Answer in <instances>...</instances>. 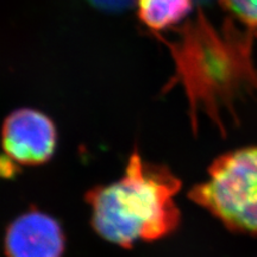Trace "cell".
Wrapping results in <instances>:
<instances>
[{"mask_svg": "<svg viewBox=\"0 0 257 257\" xmlns=\"http://www.w3.org/2000/svg\"><path fill=\"white\" fill-rule=\"evenodd\" d=\"M98 9L107 10V11H119L133 4L134 0H89Z\"/></svg>", "mask_w": 257, "mask_h": 257, "instance_id": "cell-8", "label": "cell"}, {"mask_svg": "<svg viewBox=\"0 0 257 257\" xmlns=\"http://www.w3.org/2000/svg\"><path fill=\"white\" fill-rule=\"evenodd\" d=\"M138 17L149 29L178 23L192 10V0H137Z\"/></svg>", "mask_w": 257, "mask_h": 257, "instance_id": "cell-6", "label": "cell"}, {"mask_svg": "<svg viewBox=\"0 0 257 257\" xmlns=\"http://www.w3.org/2000/svg\"><path fill=\"white\" fill-rule=\"evenodd\" d=\"M57 133L53 120L40 111L21 108L12 112L2 127V146L9 159L19 165L37 166L51 159Z\"/></svg>", "mask_w": 257, "mask_h": 257, "instance_id": "cell-4", "label": "cell"}, {"mask_svg": "<svg viewBox=\"0 0 257 257\" xmlns=\"http://www.w3.org/2000/svg\"><path fill=\"white\" fill-rule=\"evenodd\" d=\"M220 3L252 37H257V0H220Z\"/></svg>", "mask_w": 257, "mask_h": 257, "instance_id": "cell-7", "label": "cell"}, {"mask_svg": "<svg viewBox=\"0 0 257 257\" xmlns=\"http://www.w3.org/2000/svg\"><path fill=\"white\" fill-rule=\"evenodd\" d=\"M4 245L8 257H62L66 239L59 221L31 210L10 224Z\"/></svg>", "mask_w": 257, "mask_h": 257, "instance_id": "cell-5", "label": "cell"}, {"mask_svg": "<svg viewBox=\"0 0 257 257\" xmlns=\"http://www.w3.org/2000/svg\"><path fill=\"white\" fill-rule=\"evenodd\" d=\"M173 40L156 35L166 44L175 72L166 91L180 85L188 100L192 126L199 113L206 114L223 128L220 115L231 110L233 100L250 88H257V72L251 61V38L232 21L220 29L201 11L175 30Z\"/></svg>", "mask_w": 257, "mask_h": 257, "instance_id": "cell-1", "label": "cell"}, {"mask_svg": "<svg viewBox=\"0 0 257 257\" xmlns=\"http://www.w3.org/2000/svg\"><path fill=\"white\" fill-rule=\"evenodd\" d=\"M188 197L229 229L257 234V147L220 155Z\"/></svg>", "mask_w": 257, "mask_h": 257, "instance_id": "cell-3", "label": "cell"}, {"mask_svg": "<svg viewBox=\"0 0 257 257\" xmlns=\"http://www.w3.org/2000/svg\"><path fill=\"white\" fill-rule=\"evenodd\" d=\"M15 170L14 161L8 156H0V176H11Z\"/></svg>", "mask_w": 257, "mask_h": 257, "instance_id": "cell-9", "label": "cell"}, {"mask_svg": "<svg viewBox=\"0 0 257 257\" xmlns=\"http://www.w3.org/2000/svg\"><path fill=\"white\" fill-rule=\"evenodd\" d=\"M180 188L181 180L168 167L148 162L135 150L123 178L86 194L93 227L99 236L121 248H131L138 240L163 238L180 224L174 201Z\"/></svg>", "mask_w": 257, "mask_h": 257, "instance_id": "cell-2", "label": "cell"}]
</instances>
